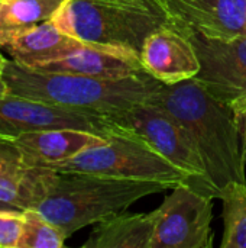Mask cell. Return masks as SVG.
<instances>
[{"label": "cell", "mask_w": 246, "mask_h": 248, "mask_svg": "<svg viewBox=\"0 0 246 248\" xmlns=\"http://www.w3.org/2000/svg\"><path fill=\"white\" fill-rule=\"evenodd\" d=\"M64 0H1L0 29H16L49 20Z\"/></svg>", "instance_id": "17"}, {"label": "cell", "mask_w": 246, "mask_h": 248, "mask_svg": "<svg viewBox=\"0 0 246 248\" xmlns=\"http://www.w3.org/2000/svg\"><path fill=\"white\" fill-rule=\"evenodd\" d=\"M65 173H90L130 180H154L170 183H191L190 177L162 157L135 132L113 126L101 144L93 145L77 155L46 166Z\"/></svg>", "instance_id": "5"}, {"label": "cell", "mask_w": 246, "mask_h": 248, "mask_svg": "<svg viewBox=\"0 0 246 248\" xmlns=\"http://www.w3.org/2000/svg\"><path fill=\"white\" fill-rule=\"evenodd\" d=\"M0 4H1V0H0Z\"/></svg>", "instance_id": "26"}, {"label": "cell", "mask_w": 246, "mask_h": 248, "mask_svg": "<svg viewBox=\"0 0 246 248\" xmlns=\"http://www.w3.org/2000/svg\"><path fill=\"white\" fill-rule=\"evenodd\" d=\"M41 167H28L19 173L0 171V201L19 209L32 208L39 193Z\"/></svg>", "instance_id": "18"}, {"label": "cell", "mask_w": 246, "mask_h": 248, "mask_svg": "<svg viewBox=\"0 0 246 248\" xmlns=\"http://www.w3.org/2000/svg\"><path fill=\"white\" fill-rule=\"evenodd\" d=\"M154 103L170 112L193 138L215 198L231 182L246 183V148L232 108L194 78L161 83Z\"/></svg>", "instance_id": "1"}, {"label": "cell", "mask_w": 246, "mask_h": 248, "mask_svg": "<svg viewBox=\"0 0 246 248\" xmlns=\"http://www.w3.org/2000/svg\"><path fill=\"white\" fill-rule=\"evenodd\" d=\"M183 32L231 39L246 35V0H152Z\"/></svg>", "instance_id": "10"}, {"label": "cell", "mask_w": 246, "mask_h": 248, "mask_svg": "<svg viewBox=\"0 0 246 248\" xmlns=\"http://www.w3.org/2000/svg\"><path fill=\"white\" fill-rule=\"evenodd\" d=\"M3 209H19V208H16V206H13L10 203H6V202H1L0 201V211H3Z\"/></svg>", "instance_id": "25"}, {"label": "cell", "mask_w": 246, "mask_h": 248, "mask_svg": "<svg viewBox=\"0 0 246 248\" xmlns=\"http://www.w3.org/2000/svg\"><path fill=\"white\" fill-rule=\"evenodd\" d=\"M1 77L10 94L104 116L152 102L161 86L148 73L101 78L33 70L13 60L7 61Z\"/></svg>", "instance_id": "3"}, {"label": "cell", "mask_w": 246, "mask_h": 248, "mask_svg": "<svg viewBox=\"0 0 246 248\" xmlns=\"http://www.w3.org/2000/svg\"><path fill=\"white\" fill-rule=\"evenodd\" d=\"M107 118L113 126L126 128L139 135L162 157L184 171L194 187L213 196L207 183L203 158L193 138L164 108L154 102H148L119 113L107 115Z\"/></svg>", "instance_id": "6"}, {"label": "cell", "mask_w": 246, "mask_h": 248, "mask_svg": "<svg viewBox=\"0 0 246 248\" xmlns=\"http://www.w3.org/2000/svg\"><path fill=\"white\" fill-rule=\"evenodd\" d=\"M213 196L180 183L155 209L151 248H212Z\"/></svg>", "instance_id": "7"}, {"label": "cell", "mask_w": 246, "mask_h": 248, "mask_svg": "<svg viewBox=\"0 0 246 248\" xmlns=\"http://www.w3.org/2000/svg\"><path fill=\"white\" fill-rule=\"evenodd\" d=\"M7 58L1 54V51H0V77L3 76V71H4V68H6V64H7Z\"/></svg>", "instance_id": "23"}, {"label": "cell", "mask_w": 246, "mask_h": 248, "mask_svg": "<svg viewBox=\"0 0 246 248\" xmlns=\"http://www.w3.org/2000/svg\"><path fill=\"white\" fill-rule=\"evenodd\" d=\"M223 202L222 248H246V183L231 182L217 195Z\"/></svg>", "instance_id": "16"}, {"label": "cell", "mask_w": 246, "mask_h": 248, "mask_svg": "<svg viewBox=\"0 0 246 248\" xmlns=\"http://www.w3.org/2000/svg\"><path fill=\"white\" fill-rule=\"evenodd\" d=\"M26 169L16 144L9 138L0 137V171L19 173Z\"/></svg>", "instance_id": "21"}, {"label": "cell", "mask_w": 246, "mask_h": 248, "mask_svg": "<svg viewBox=\"0 0 246 248\" xmlns=\"http://www.w3.org/2000/svg\"><path fill=\"white\" fill-rule=\"evenodd\" d=\"M62 128L83 129L106 137L112 131V122L100 113L75 110L10 93L0 96L1 138L12 140L25 132Z\"/></svg>", "instance_id": "8"}, {"label": "cell", "mask_w": 246, "mask_h": 248, "mask_svg": "<svg viewBox=\"0 0 246 248\" xmlns=\"http://www.w3.org/2000/svg\"><path fill=\"white\" fill-rule=\"evenodd\" d=\"M23 231V209L0 211V248H17Z\"/></svg>", "instance_id": "20"}, {"label": "cell", "mask_w": 246, "mask_h": 248, "mask_svg": "<svg viewBox=\"0 0 246 248\" xmlns=\"http://www.w3.org/2000/svg\"><path fill=\"white\" fill-rule=\"evenodd\" d=\"M168 189L174 186L154 180L65 173L41 166L39 193L32 208L70 238L88 225L125 212L139 199Z\"/></svg>", "instance_id": "2"}, {"label": "cell", "mask_w": 246, "mask_h": 248, "mask_svg": "<svg viewBox=\"0 0 246 248\" xmlns=\"http://www.w3.org/2000/svg\"><path fill=\"white\" fill-rule=\"evenodd\" d=\"M229 106L233 110V116H235V121H236L241 138H242L244 145H245L246 148V97H242V99H238V100L232 102Z\"/></svg>", "instance_id": "22"}, {"label": "cell", "mask_w": 246, "mask_h": 248, "mask_svg": "<svg viewBox=\"0 0 246 248\" xmlns=\"http://www.w3.org/2000/svg\"><path fill=\"white\" fill-rule=\"evenodd\" d=\"M33 70L70 73L101 78H120L146 73L139 54L119 46L94 45L80 41L58 58Z\"/></svg>", "instance_id": "12"}, {"label": "cell", "mask_w": 246, "mask_h": 248, "mask_svg": "<svg viewBox=\"0 0 246 248\" xmlns=\"http://www.w3.org/2000/svg\"><path fill=\"white\" fill-rule=\"evenodd\" d=\"M78 42L51 20L26 28L0 29V48H7L10 60L29 68H38L58 58Z\"/></svg>", "instance_id": "13"}, {"label": "cell", "mask_w": 246, "mask_h": 248, "mask_svg": "<svg viewBox=\"0 0 246 248\" xmlns=\"http://www.w3.org/2000/svg\"><path fill=\"white\" fill-rule=\"evenodd\" d=\"M12 141L19 148L26 167H46L101 144L104 137L83 129L62 128L25 132Z\"/></svg>", "instance_id": "14"}, {"label": "cell", "mask_w": 246, "mask_h": 248, "mask_svg": "<svg viewBox=\"0 0 246 248\" xmlns=\"http://www.w3.org/2000/svg\"><path fill=\"white\" fill-rule=\"evenodd\" d=\"M9 90H7V86H6V81L3 80V77H0V96H4L7 94Z\"/></svg>", "instance_id": "24"}, {"label": "cell", "mask_w": 246, "mask_h": 248, "mask_svg": "<svg viewBox=\"0 0 246 248\" xmlns=\"http://www.w3.org/2000/svg\"><path fill=\"white\" fill-rule=\"evenodd\" d=\"M86 44L141 52L146 36L167 22L152 0H64L49 19Z\"/></svg>", "instance_id": "4"}, {"label": "cell", "mask_w": 246, "mask_h": 248, "mask_svg": "<svg viewBox=\"0 0 246 248\" xmlns=\"http://www.w3.org/2000/svg\"><path fill=\"white\" fill-rule=\"evenodd\" d=\"M65 234L33 208L23 209V231L17 248H61Z\"/></svg>", "instance_id": "19"}, {"label": "cell", "mask_w": 246, "mask_h": 248, "mask_svg": "<svg viewBox=\"0 0 246 248\" xmlns=\"http://www.w3.org/2000/svg\"><path fill=\"white\" fill-rule=\"evenodd\" d=\"M193 42L200 71L193 77L213 97L231 105L246 97V35L216 39L184 32Z\"/></svg>", "instance_id": "9"}, {"label": "cell", "mask_w": 246, "mask_h": 248, "mask_svg": "<svg viewBox=\"0 0 246 248\" xmlns=\"http://www.w3.org/2000/svg\"><path fill=\"white\" fill-rule=\"evenodd\" d=\"M157 224L155 211L117 214L93 228L84 248H151Z\"/></svg>", "instance_id": "15"}, {"label": "cell", "mask_w": 246, "mask_h": 248, "mask_svg": "<svg viewBox=\"0 0 246 248\" xmlns=\"http://www.w3.org/2000/svg\"><path fill=\"white\" fill-rule=\"evenodd\" d=\"M139 60L148 74L165 84L193 78L200 71V61L191 39L170 22L146 36Z\"/></svg>", "instance_id": "11"}]
</instances>
